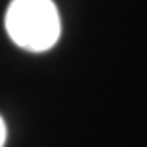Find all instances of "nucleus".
<instances>
[{
	"mask_svg": "<svg viewBox=\"0 0 147 147\" xmlns=\"http://www.w3.org/2000/svg\"><path fill=\"white\" fill-rule=\"evenodd\" d=\"M6 31L19 48L46 52L61 33L57 8L52 0H11L6 11Z\"/></svg>",
	"mask_w": 147,
	"mask_h": 147,
	"instance_id": "f257e3e1",
	"label": "nucleus"
},
{
	"mask_svg": "<svg viewBox=\"0 0 147 147\" xmlns=\"http://www.w3.org/2000/svg\"><path fill=\"white\" fill-rule=\"evenodd\" d=\"M4 142H6V124L0 117V147H4Z\"/></svg>",
	"mask_w": 147,
	"mask_h": 147,
	"instance_id": "f03ea898",
	"label": "nucleus"
}]
</instances>
